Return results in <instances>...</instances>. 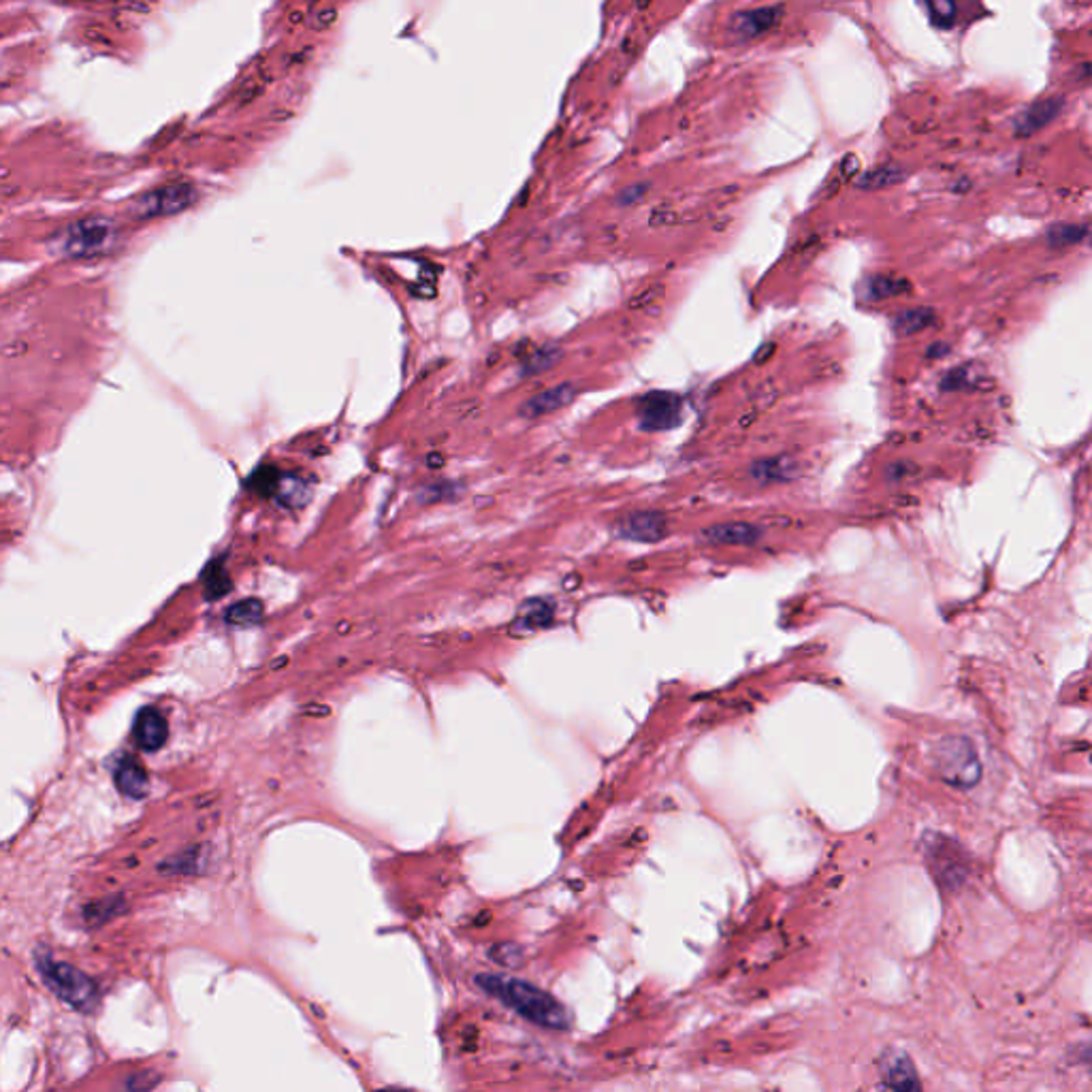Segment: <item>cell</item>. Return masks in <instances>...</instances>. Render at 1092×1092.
Listing matches in <instances>:
<instances>
[{
	"label": "cell",
	"mask_w": 1092,
	"mask_h": 1092,
	"mask_svg": "<svg viewBox=\"0 0 1092 1092\" xmlns=\"http://www.w3.org/2000/svg\"><path fill=\"white\" fill-rule=\"evenodd\" d=\"M480 990H485L489 997L501 1001L512 1012H517L521 1018L530 1020L531 1024L544 1026V1029L565 1031L570 1029V1013L565 1012L563 1005L551 997L549 992L540 990L530 981H523L512 976H491V973H480L476 978Z\"/></svg>",
	"instance_id": "cell-1"
},
{
	"label": "cell",
	"mask_w": 1092,
	"mask_h": 1092,
	"mask_svg": "<svg viewBox=\"0 0 1092 1092\" xmlns=\"http://www.w3.org/2000/svg\"><path fill=\"white\" fill-rule=\"evenodd\" d=\"M39 971L43 980L48 981V986L56 992L62 1001L73 1005V1008L92 1010L96 1001H99V990H96L94 981L80 969H75L73 965L58 962L53 958H41Z\"/></svg>",
	"instance_id": "cell-2"
},
{
	"label": "cell",
	"mask_w": 1092,
	"mask_h": 1092,
	"mask_svg": "<svg viewBox=\"0 0 1092 1092\" xmlns=\"http://www.w3.org/2000/svg\"><path fill=\"white\" fill-rule=\"evenodd\" d=\"M937 766L946 781L958 787H971L980 779L978 754L967 738H944L937 749Z\"/></svg>",
	"instance_id": "cell-3"
},
{
	"label": "cell",
	"mask_w": 1092,
	"mask_h": 1092,
	"mask_svg": "<svg viewBox=\"0 0 1092 1092\" xmlns=\"http://www.w3.org/2000/svg\"><path fill=\"white\" fill-rule=\"evenodd\" d=\"M115 240V229L110 220L103 218H88L78 220L64 231L60 245L62 252L73 256V259H83V256H96L110 250V245Z\"/></svg>",
	"instance_id": "cell-4"
},
{
	"label": "cell",
	"mask_w": 1092,
	"mask_h": 1092,
	"mask_svg": "<svg viewBox=\"0 0 1092 1092\" xmlns=\"http://www.w3.org/2000/svg\"><path fill=\"white\" fill-rule=\"evenodd\" d=\"M195 201H197V190L190 184H171L147 192V195L137 203V208L144 218H158L186 209Z\"/></svg>",
	"instance_id": "cell-5"
},
{
	"label": "cell",
	"mask_w": 1092,
	"mask_h": 1092,
	"mask_svg": "<svg viewBox=\"0 0 1092 1092\" xmlns=\"http://www.w3.org/2000/svg\"><path fill=\"white\" fill-rule=\"evenodd\" d=\"M681 398L672 393H651L640 401V425L642 430L659 432L670 430L681 421Z\"/></svg>",
	"instance_id": "cell-6"
},
{
	"label": "cell",
	"mask_w": 1092,
	"mask_h": 1092,
	"mask_svg": "<svg viewBox=\"0 0 1092 1092\" xmlns=\"http://www.w3.org/2000/svg\"><path fill=\"white\" fill-rule=\"evenodd\" d=\"M169 727L163 715L152 709V706L139 711L135 720V741L139 747L145 749V752H156V749L165 745Z\"/></svg>",
	"instance_id": "cell-7"
},
{
	"label": "cell",
	"mask_w": 1092,
	"mask_h": 1092,
	"mask_svg": "<svg viewBox=\"0 0 1092 1092\" xmlns=\"http://www.w3.org/2000/svg\"><path fill=\"white\" fill-rule=\"evenodd\" d=\"M576 398V389L572 384H560V387H553V389H546L542 393H538L536 398H531L530 401L523 403L521 414L526 416V419H538V416L544 414H551L565 408L567 403Z\"/></svg>",
	"instance_id": "cell-8"
},
{
	"label": "cell",
	"mask_w": 1092,
	"mask_h": 1092,
	"mask_svg": "<svg viewBox=\"0 0 1092 1092\" xmlns=\"http://www.w3.org/2000/svg\"><path fill=\"white\" fill-rule=\"evenodd\" d=\"M883 1077L885 1084L894 1092H922L915 1069L907 1054L885 1056L883 1058Z\"/></svg>",
	"instance_id": "cell-9"
},
{
	"label": "cell",
	"mask_w": 1092,
	"mask_h": 1092,
	"mask_svg": "<svg viewBox=\"0 0 1092 1092\" xmlns=\"http://www.w3.org/2000/svg\"><path fill=\"white\" fill-rule=\"evenodd\" d=\"M781 14V7H762L754 11H745V14L734 16V35L741 39H752L762 35L768 28L777 24Z\"/></svg>",
	"instance_id": "cell-10"
},
{
	"label": "cell",
	"mask_w": 1092,
	"mask_h": 1092,
	"mask_svg": "<svg viewBox=\"0 0 1092 1092\" xmlns=\"http://www.w3.org/2000/svg\"><path fill=\"white\" fill-rule=\"evenodd\" d=\"M619 531L629 540H658L663 533V519L653 512H640L621 523Z\"/></svg>",
	"instance_id": "cell-11"
},
{
	"label": "cell",
	"mask_w": 1092,
	"mask_h": 1092,
	"mask_svg": "<svg viewBox=\"0 0 1092 1092\" xmlns=\"http://www.w3.org/2000/svg\"><path fill=\"white\" fill-rule=\"evenodd\" d=\"M115 786L128 798H144L147 789L145 770L133 759H124L115 773Z\"/></svg>",
	"instance_id": "cell-12"
},
{
	"label": "cell",
	"mask_w": 1092,
	"mask_h": 1092,
	"mask_svg": "<svg viewBox=\"0 0 1092 1092\" xmlns=\"http://www.w3.org/2000/svg\"><path fill=\"white\" fill-rule=\"evenodd\" d=\"M1063 110V101L1061 99H1047L1042 103H1035L1029 112L1022 115V120L1018 122V135H1031L1035 131H1040L1042 126H1045L1050 120L1058 115V112Z\"/></svg>",
	"instance_id": "cell-13"
},
{
	"label": "cell",
	"mask_w": 1092,
	"mask_h": 1092,
	"mask_svg": "<svg viewBox=\"0 0 1092 1092\" xmlns=\"http://www.w3.org/2000/svg\"><path fill=\"white\" fill-rule=\"evenodd\" d=\"M935 320V314L930 312L926 307H917V309H905L903 314H898L894 320V327L901 336H912L915 331L924 329L926 325H930Z\"/></svg>",
	"instance_id": "cell-14"
},
{
	"label": "cell",
	"mask_w": 1092,
	"mask_h": 1092,
	"mask_svg": "<svg viewBox=\"0 0 1092 1092\" xmlns=\"http://www.w3.org/2000/svg\"><path fill=\"white\" fill-rule=\"evenodd\" d=\"M1086 235H1088L1086 227H1077V224H1056V227L1047 231V243H1050L1052 248H1065V245H1074L1086 240Z\"/></svg>",
	"instance_id": "cell-15"
},
{
	"label": "cell",
	"mask_w": 1092,
	"mask_h": 1092,
	"mask_svg": "<svg viewBox=\"0 0 1092 1092\" xmlns=\"http://www.w3.org/2000/svg\"><path fill=\"white\" fill-rule=\"evenodd\" d=\"M261 617H263V606L259 599H243V602L235 604L227 613V621L233 626H252Z\"/></svg>",
	"instance_id": "cell-16"
},
{
	"label": "cell",
	"mask_w": 1092,
	"mask_h": 1092,
	"mask_svg": "<svg viewBox=\"0 0 1092 1092\" xmlns=\"http://www.w3.org/2000/svg\"><path fill=\"white\" fill-rule=\"evenodd\" d=\"M907 286V282L903 280H892V277H873L869 280V288H866V297L869 299H883V297H892L896 293H903V288Z\"/></svg>",
	"instance_id": "cell-17"
},
{
	"label": "cell",
	"mask_w": 1092,
	"mask_h": 1092,
	"mask_svg": "<svg viewBox=\"0 0 1092 1092\" xmlns=\"http://www.w3.org/2000/svg\"><path fill=\"white\" fill-rule=\"evenodd\" d=\"M275 489L288 506H299L304 501L302 494H305V485L299 478H277Z\"/></svg>",
	"instance_id": "cell-18"
},
{
	"label": "cell",
	"mask_w": 1092,
	"mask_h": 1092,
	"mask_svg": "<svg viewBox=\"0 0 1092 1092\" xmlns=\"http://www.w3.org/2000/svg\"><path fill=\"white\" fill-rule=\"evenodd\" d=\"M489 956H491V960L498 962V965H501V967L515 969V967L521 965L523 951L515 944H501V946H496L494 949H491Z\"/></svg>",
	"instance_id": "cell-19"
},
{
	"label": "cell",
	"mask_w": 1092,
	"mask_h": 1092,
	"mask_svg": "<svg viewBox=\"0 0 1092 1092\" xmlns=\"http://www.w3.org/2000/svg\"><path fill=\"white\" fill-rule=\"evenodd\" d=\"M901 176H903L901 169L882 167V169L873 171L871 176H866V177L860 181V186H864V188H869V186H871V188H885V186H890V184H894V181L901 179Z\"/></svg>",
	"instance_id": "cell-20"
},
{
	"label": "cell",
	"mask_w": 1092,
	"mask_h": 1092,
	"mask_svg": "<svg viewBox=\"0 0 1092 1092\" xmlns=\"http://www.w3.org/2000/svg\"><path fill=\"white\" fill-rule=\"evenodd\" d=\"M557 357H560V352H557L553 346H544L528 361V366H526V369H523V373H536V371L551 368L553 363L557 361Z\"/></svg>",
	"instance_id": "cell-21"
},
{
	"label": "cell",
	"mask_w": 1092,
	"mask_h": 1092,
	"mask_svg": "<svg viewBox=\"0 0 1092 1092\" xmlns=\"http://www.w3.org/2000/svg\"><path fill=\"white\" fill-rule=\"evenodd\" d=\"M926 9L930 11V17H933L935 24L944 28L951 26V21L956 17V5L944 3V0H939V3H928Z\"/></svg>",
	"instance_id": "cell-22"
},
{
	"label": "cell",
	"mask_w": 1092,
	"mask_h": 1092,
	"mask_svg": "<svg viewBox=\"0 0 1092 1092\" xmlns=\"http://www.w3.org/2000/svg\"><path fill=\"white\" fill-rule=\"evenodd\" d=\"M642 192H645V186H634V188H627L624 195L619 197V201L624 203V206H631V203L638 201L642 197Z\"/></svg>",
	"instance_id": "cell-23"
},
{
	"label": "cell",
	"mask_w": 1092,
	"mask_h": 1092,
	"mask_svg": "<svg viewBox=\"0 0 1092 1092\" xmlns=\"http://www.w3.org/2000/svg\"><path fill=\"white\" fill-rule=\"evenodd\" d=\"M378 1092H412V1090H400V1088H387V1090H378Z\"/></svg>",
	"instance_id": "cell-24"
}]
</instances>
